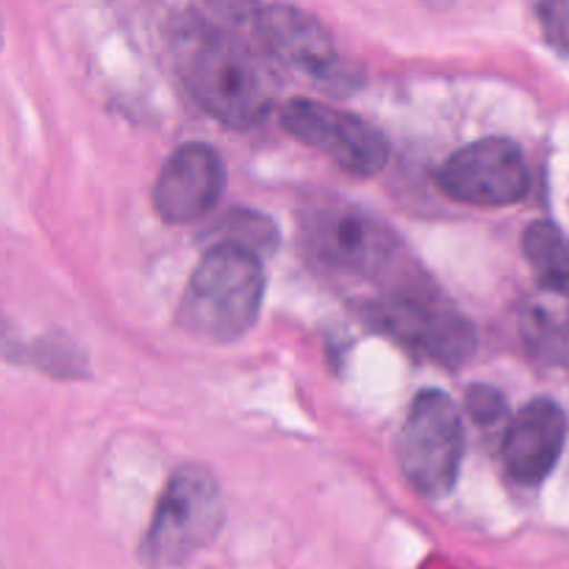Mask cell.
<instances>
[{
    "label": "cell",
    "mask_w": 569,
    "mask_h": 569,
    "mask_svg": "<svg viewBox=\"0 0 569 569\" xmlns=\"http://www.w3.org/2000/svg\"><path fill=\"white\" fill-rule=\"evenodd\" d=\"M261 300V256L242 244L214 242L189 276L178 303V326L203 342H237L259 320Z\"/></svg>",
    "instance_id": "6da1fadb"
},
{
    "label": "cell",
    "mask_w": 569,
    "mask_h": 569,
    "mask_svg": "<svg viewBox=\"0 0 569 569\" xmlns=\"http://www.w3.org/2000/svg\"><path fill=\"white\" fill-rule=\"evenodd\" d=\"M183 87L214 120L253 128L270 109V87L253 56L211 26H192L178 42Z\"/></svg>",
    "instance_id": "7a4b0ae2"
},
{
    "label": "cell",
    "mask_w": 569,
    "mask_h": 569,
    "mask_svg": "<svg viewBox=\"0 0 569 569\" xmlns=\"http://www.w3.org/2000/svg\"><path fill=\"white\" fill-rule=\"evenodd\" d=\"M367 322L448 370H459L476 353L472 322L437 287L420 278H406L387 289V295L367 309Z\"/></svg>",
    "instance_id": "3957f363"
},
{
    "label": "cell",
    "mask_w": 569,
    "mask_h": 569,
    "mask_svg": "<svg viewBox=\"0 0 569 569\" xmlns=\"http://www.w3.org/2000/svg\"><path fill=\"white\" fill-rule=\"evenodd\" d=\"M226 522L222 495L206 467L183 465L167 481L139 542V559L150 569H170L214 542Z\"/></svg>",
    "instance_id": "277c9868"
},
{
    "label": "cell",
    "mask_w": 569,
    "mask_h": 569,
    "mask_svg": "<svg viewBox=\"0 0 569 569\" xmlns=\"http://www.w3.org/2000/svg\"><path fill=\"white\" fill-rule=\"evenodd\" d=\"M465 459V422L439 389L415 398L398 437V465L406 481L426 498H445L459 481Z\"/></svg>",
    "instance_id": "5b68a950"
},
{
    "label": "cell",
    "mask_w": 569,
    "mask_h": 569,
    "mask_svg": "<svg viewBox=\"0 0 569 569\" xmlns=\"http://www.w3.org/2000/svg\"><path fill=\"white\" fill-rule=\"evenodd\" d=\"M303 248L328 270L370 278L392 264L400 244L389 226L367 211L322 203L303 217Z\"/></svg>",
    "instance_id": "8992f818"
},
{
    "label": "cell",
    "mask_w": 569,
    "mask_h": 569,
    "mask_svg": "<svg viewBox=\"0 0 569 569\" xmlns=\"http://www.w3.org/2000/svg\"><path fill=\"white\" fill-rule=\"evenodd\" d=\"M281 126L289 137L320 150L359 178L378 176L389 161V144L376 126L320 100L292 98L281 109Z\"/></svg>",
    "instance_id": "52a82bcc"
},
{
    "label": "cell",
    "mask_w": 569,
    "mask_h": 569,
    "mask_svg": "<svg viewBox=\"0 0 569 569\" xmlns=\"http://www.w3.org/2000/svg\"><path fill=\"white\" fill-rule=\"evenodd\" d=\"M448 198L481 209L520 203L531 189V172L522 150L511 139L489 137L456 150L437 172Z\"/></svg>",
    "instance_id": "ba28073f"
},
{
    "label": "cell",
    "mask_w": 569,
    "mask_h": 569,
    "mask_svg": "<svg viewBox=\"0 0 569 569\" xmlns=\"http://www.w3.org/2000/svg\"><path fill=\"white\" fill-rule=\"evenodd\" d=\"M226 189V164L214 148L187 142L164 161L153 183V206L172 226H187L209 217Z\"/></svg>",
    "instance_id": "9c48e42d"
},
{
    "label": "cell",
    "mask_w": 569,
    "mask_h": 569,
    "mask_svg": "<svg viewBox=\"0 0 569 569\" xmlns=\"http://www.w3.org/2000/svg\"><path fill=\"white\" fill-rule=\"evenodd\" d=\"M567 442V415L550 398L522 406L503 437L506 472L522 487H537L559 465Z\"/></svg>",
    "instance_id": "30bf717a"
},
{
    "label": "cell",
    "mask_w": 569,
    "mask_h": 569,
    "mask_svg": "<svg viewBox=\"0 0 569 569\" xmlns=\"http://www.w3.org/2000/svg\"><path fill=\"white\" fill-rule=\"evenodd\" d=\"M256 37L278 61L320 81L337 76L342 64L328 28L295 6L276 3L261 9L256 14Z\"/></svg>",
    "instance_id": "8fae6325"
},
{
    "label": "cell",
    "mask_w": 569,
    "mask_h": 569,
    "mask_svg": "<svg viewBox=\"0 0 569 569\" xmlns=\"http://www.w3.org/2000/svg\"><path fill=\"white\" fill-rule=\"evenodd\" d=\"M520 339L539 365L569 370V289L539 283L522 300Z\"/></svg>",
    "instance_id": "7c38bea8"
},
{
    "label": "cell",
    "mask_w": 569,
    "mask_h": 569,
    "mask_svg": "<svg viewBox=\"0 0 569 569\" xmlns=\"http://www.w3.org/2000/svg\"><path fill=\"white\" fill-rule=\"evenodd\" d=\"M522 253L539 283L569 289V237L556 222L537 220L522 233Z\"/></svg>",
    "instance_id": "4fadbf2b"
},
{
    "label": "cell",
    "mask_w": 569,
    "mask_h": 569,
    "mask_svg": "<svg viewBox=\"0 0 569 569\" xmlns=\"http://www.w3.org/2000/svg\"><path fill=\"white\" fill-rule=\"evenodd\" d=\"M211 237H214V242L242 244V248L256 250V253L261 256L278 244V228L276 222L267 220L264 214L233 209L228 211L226 220H220L211 228Z\"/></svg>",
    "instance_id": "5bb4252c"
},
{
    "label": "cell",
    "mask_w": 569,
    "mask_h": 569,
    "mask_svg": "<svg viewBox=\"0 0 569 569\" xmlns=\"http://www.w3.org/2000/svg\"><path fill=\"white\" fill-rule=\"evenodd\" d=\"M542 37L556 53L569 56V0H531Z\"/></svg>",
    "instance_id": "9a60e30c"
},
{
    "label": "cell",
    "mask_w": 569,
    "mask_h": 569,
    "mask_svg": "<svg viewBox=\"0 0 569 569\" xmlns=\"http://www.w3.org/2000/svg\"><path fill=\"white\" fill-rule=\"evenodd\" d=\"M465 409L478 428H495L509 417L506 398L495 387H487V383H472L467 389Z\"/></svg>",
    "instance_id": "2e32d148"
},
{
    "label": "cell",
    "mask_w": 569,
    "mask_h": 569,
    "mask_svg": "<svg viewBox=\"0 0 569 569\" xmlns=\"http://www.w3.org/2000/svg\"><path fill=\"white\" fill-rule=\"evenodd\" d=\"M206 3H209L214 11H220V14L233 17V20H242V17H248L250 11H253L256 0H206Z\"/></svg>",
    "instance_id": "e0dca14e"
},
{
    "label": "cell",
    "mask_w": 569,
    "mask_h": 569,
    "mask_svg": "<svg viewBox=\"0 0 569 569\" xmlns=\"http://www.w3.org/2000/svg\"><path fill=\"white\" fill-rule=\"evenodd\" d=\"M428 6H431V9H437V11H445V9H450V6L456 3V0H426Z\"/></svg>",
    "instance_id": "ac0fdd59"
}]
</instances>
